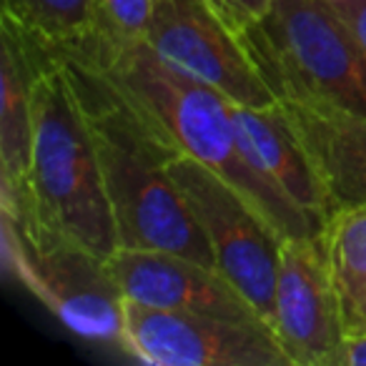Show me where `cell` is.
<instances>
[{
    "label": "cell",
    "mask_w": 366,
    "mask_h": 366,
    "mask_svg": "<svg viewBox=\"0 0 366 366\" xmlns=\"http://www.w3.org/2000/svg\"><path fill=\"white\" fill-rule=\"evenodd\" d=\"M106 266L121 296L133 304L266 324L254 304L219 269H211L186 256L166 251L118 249L106 261Z\"/></svg>",
    "instance_id": "10"
},
{
    "label": "cell",
    "mask_w": 366,
    "mask_h": 366,
    "mask_svg": "<svg viewBox=\"0 0 366 366\" xmlns=\"http://www.w3.org/2000/svg\"><path fill=\"white\" fill-rule=\"evenodd\" d=\"M0 194H31L33 81L56 53L0 18Z\"/></svg>",
    "instance_id": "12"
},
{
    "label": "cell",
    "mask_w": 366,
    "mask_h": 366,
    "mask_svg": "<svg viewBox=\"0 0 366 366\" xmlns=\"http://www.w3.org/2000/svg\"><path fill=\"white\" fill-rule=\"evenodd\" d=\"M271 329L289 366H341L346 331L321 234L281 241Z\"/></svg>",
    "instance_id": "9"
},
{
    "label": "cell",
    "mask_w": 366,
    "mask_h": 366,
    "mask_svg": "<svg viewBox=\"0 0 366 366\" xmlns=\"http://www.w3.org/2000/svg\"><path fill=\"white\" fill-rule=\"evenodd\" d=\"M96 3L108 41L116 46L148 41L153 0H96Z\"/></svg>",
    "instance_id": "16"
},
{
    "label": "cell",
    "mask_w": 366,
    "mask_h": 366,
    "mask_svg": "<svg viewBox=\"0 0 366 366\" xmlns=\"http://www.w3.org/2000/svg\"><path fill=\"white\" fill-rule=\"evenodd\" d=\"M31 201L46 229L108 261L118 251L98 148L66 63L51 56L33 81Z\"/></svg>",
    "instance_id": "3"
},
{
    "label": "cell",
    "mask_w": 366,
    "mask_h": 366,
    "mask_svg": "<svg viewBox=\"0 0 366 366\" xmlns=\"http://www.w3.org/2000/svg\"><path fill=\"white\" fill-rule=\"evenodd\" d=\"M341 366H366V334L346 336Z\"/></svg>",
    "instance_id": "19"
},
{
    "label": "cell",
    "mask_w": 366,
    "mask_h": 366,
    "mask_svg": "<svg viewBox=\"0 0 366 366\" xmlns=\"http://www.w3.org/2000/svg\"><path fill=\"white\" fill-rule=\"evenodd\" d=\"M239 38L276 101L366 116V56L329 0H271Z\"/></svg>",
    "instance_id": "4"
},
{
    "label": "cell",
    "mask_w": 366,
    "mask_h": 366,
    "mask_svg": "<svg viewBox=\"0 0 366 366\" xmlns=\"http://www.w3.org/2000/svg\"><path fill=\"white\" fill-rule=\"evenodd\" d=\"M324 194L326 219L366 206V116L336 106L281 101Z\"/></svg>",
    "instance_id": "11"
},
{
    "label": "cell",
    "mask_w": 366,
    "mask_h": 366,
    "mask_svg": "<svg viewBox=\"0 0 366 366\" xmlns=\"http://www.w3.org/2000/svg\"><path fill=\"white\" fill-rule=\"evenodd\" d=\"M3 261L66 329L121 344L126 299L96 254L38 221L31 194H0Z\"/></svg>",
    "instance_id": "5"
},
{
    "label": "cell",
    "mask_w": 366,
    "mask_h": 366,
    "mask_svg": "<svg viewBox=\"0 0 366 366\" xmlns=\"http://www.w3.org/2000/svg\"><path fill=\"white\" fill-rule=\"evenodd\" d=\"M321 239L346 336L366 334V206L329 216Z\"/></svg>",
    "instance_id": "15"
},
{
    "label": "cell",
    "mask_w": 366,
    "mask_h": 366,
    "mask_svg": "<svg viewBox=\"0 0 366 366\" xmlns=\"http://www.w3.org/2000/svg\"><path fill=\"white\" fill-rule=\"evenodd\" d=\"M0 18L38 46L73 61H93L113 43L103 33L96 0H3Z\"/></svg>",
    "instance_id": "14"
},
{
    "label": "cell",
    "mask_w": 366,
    "mask_h": 366,
    "mask_svg": "<svg viewBox=\"0 0 366 366\" xmlns=\"http://www.w3.org/2000/svg\"><path fill=\"white\" fill-rule=\"evenodd\" d=\"M211 3L234 31H241L251 18L261 16L269 8L271 0H211Z\"/></svg>",
    "instance_id": "17"
},
{
    "label": "cell",
    "mask_w": 366,
    "mask_h": 366,
    "mask_svg": "<svg viewBox=\"0 0 366 366\" xmlns=\"http://www.w3.org/2000/svg\"><path fill=\"white\" fill-rule=\"evenodd\" d=\"M146 43L163 63L219 88L239 106L276 103L239 31L224 21L211 0H153Z\"/></svg>",
    "instance_id": "8"
},
{
    "label": "cell",
    "mask_w": 366,
    "mask_h": 366,
    "mask_svg": "<svg viewBox=\"0 0 366 366\" xmlns=\"http://www.w3.org/2000/svg\"><path fill=\"white\" fill-rule=\"evenodd\" d=\"M366 56V0H329Z\"/></svg>",
    "instance_id": "18"
},
{
    "label": "cell",
    "mask_w": 366,
    "mask_h": 366,
    "mask_svg": "<svg viewBox=\"0 0 366 366\" xmlns=\"http://www.w3.org/2000/svg\"><path fill=\"white\" fill-rule=\"evenodd\" d=\"M173 183L186 196L216 256V269L274 324V291L281 236L226 178L191 156L168 163Z\"/></svg>",
    "instance_id": "6"
},
{
    "label": "cell",
    "mask_w": 366,
    "mask_h": 366,
    "mask_svg": "<svg viewBox=\"0 0 366 366\" xmlns=\"http://www.w3.org/2000/svg\"><path fill=\"white\" fill-rule=\"evenodd\" d=\"M121 346L151 366H289L274 329L126 301Z\"/></svg>",
    "instance_id": "7"
},
{
    "label": "cell",
    "mask_w": 366,
    "mask_h": 366,
    "mask_svg": "<svg viewBox=\"0 0 366 366\" xmlns=\"http://www.w3.org/2000/svg\"><path fill=\"white\" fill-rule=\"evenodd\" d=\"M234 121L241 151L254 171L301 211L326 221L319 178L281 101L264 108L234 103Z\"/></svg>",
    "instance_id": "13"
},
{
    "label": "cell",
    "mask_w": 366,
    "mask_h": 366,
    "mask_svg": "<svg viewBox=\"0 0 366 366\" xmlns=\"http://www.w3.org/2000/svg\"><path fill=\"white\" fill-rule=\"evenodd\" d=\"M81 63V61H78ZM111 83L178 148L216 171L251 201L281 239L319 236L326 221L301 211L254 171L236 133L234 101L219 88L163 63L148 43L111 46L96 61Z\"/></svg>",
    "instance_id": "2"
},
{
    "label": "cell",
    "mask_w": 366,
    "mask_h": 366,
    "mask_svg": "<svg viewBox=\"0 0 366 366\" xmlns=\"http://www.w3.org/2000/svg\"><path fill=\"white\" fill-rule=\"evenodd\" d=\"M61 61L96 141L118 249L166 251L216 269L214 249L168 173V163L181 156L178 148L103 71L71 58Z\"/></svg>",
    "instance_id": "1"
}]
</instances>
